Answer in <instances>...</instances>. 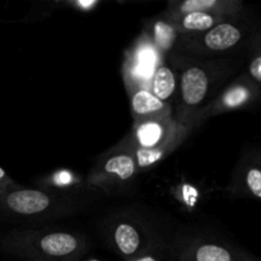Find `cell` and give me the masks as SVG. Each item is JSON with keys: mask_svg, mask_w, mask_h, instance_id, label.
<instances>
[{"mask_svg": "<svg viewBox=\"0 0 261 261\" xmlns=\"http://www.w3.org/2000/svg\"><path fill=\"white\" fill-rule=\"evenodd\" d=\"M89 247L83 231L66 226L12 228L0 236V250L24 261H81Z\"/></svg>", "mask_w": 261, "mask_h": 261, "instance_id": "277c9868", "label": "cell"}, {"mask_svg": "<svg viewBox=\"0 0 261 261\" xmlns=\"http://www.w3.org/2000/svg\"><path fill=\"white\" fill-rule=\"evenodd\" d=\"M61 4L66 5V7H71L74 10H78V12L89 13L93 12V10L98 7L99 3L94 2V0H89V2H84V0H73V2H61Z\"/></svg>", "mask_w": 261, "mask_h": 261, "instance_id": "7402d4cb", "label": "cell"}, {"mask_svg": "<svg viewBox=\"0 0 261 261\" xmlns=\"http://www.w3.org/2000/svg\"><path fill=\"white\" fill-rule=\"evenodd\" d=\"M250 252L221 233L206 231L175 232L166 261H240Z\"/></svg>", "mask_w": 261, "mask_h": 261, "instance_id": "8992f818", "label": "cell"}, {"mask_svg": "<svg viewBox=\"0 0 261 261\" xmlns=\"http://www.w3.org/2000/svg\"><path fill=\"white\" fill-rule=\"evenodd\" d=\"M99 237L112 252L127 260L172 240V224L148 206L130 205L115 209L97 223Z\"/></svg>", "mask_w": 261, "mask_h": 261, "instance_id": "7a4b0ae2", "label": "cell"}, {"mask_svg": "<svg viewBox=\"0 0 261 261\" xmlns=\"http://www.w3.org/2000/svg\"><path fill=\"white\" fill-rule=\"evenodd\" d=\"M167 246H158L154 249L149 250V251L140 254L138 256L130 257V259L124 261H166V251H167Z\"/></svg>", "mask_w": 261, "mask_h": 261, "instance_id": "ffe728a7", "label": "cell"}, {"mask_svg": "<svg viewBox=\"0 0 261 261\" xmlns=\"http://www.w3.org/2000/svg\"><path fill=\"white\" fill-rule=\"evenodd\" d=\"M22 188L20 184H18L17 181L13 180L9 175H8L7 171L4 168L0 167V195H4V194L10 193L13 190H17V189Z\"/></svg>", "mask_w": 261, "mask_h": 261, "instance_id": "44dd1931", "label": "cell"}, {"mask_svg": "<svg viewBox=\"0 0 261 261\" xmlns=\"http://www.w3.org/2000/svg\"><path fill=\"white\" fill-rule=\"evenodd\" d=\"M130 112L134 122L150 119L173 116V107L161 101L148 88H134L127 91Z\"/></svg>", "mask_w": 261, "mask_h": 261, "instance_id": "4fadbf2b", "label": "cell"}, {"mask_svg": "<svg viewBox=\"0 0 261 261\" xmlns=\"http://www.w3.org/2000/svg\"><path fill=\"white\" fill-rule=\"evenodd\" d=\"M38 189L59 193H83L92 190L86 185V181H82L79 175L69 170H59L40 180Z\"/></svg>", "mask_w": 261, "mask_h": 261, "instance_id": "e0dca14e", "label": "cell"}, {"mask_svg": "<svg viewBox=\"0 0 261 261\" xmlns=\"http://www.w3.org/2000/svg\"><path fill=\"white\" fill-rule=\"evenodd\" d=\"M178 73L173 114L189 132L198 129L199 116L209 102L245 69L244 55L195 58L172 51L167 56Z\"/></svg>", "mask_w": 261, "mask_h": 261, "instance_id": "6da1fadb", "label": "cell"}, {"mask_svg": "<svg viewBox=\"0 0 261 261\" xmlns=\"http://www.w3.org/2000/svg\"><path fill=\"white\" fill-rule=\"evenodd\" d=\"M81 261H102V260H98V259H83Z\"/></svg>", "mask_w": 261, "mask_h": 261, "instance_id": "cb8c5ba5", "label": "cell"}, {"mask_svg": "<svg viewBox=\"0 0 261 261\" xmlns=\"http://www.w3.org/2000/svg\"><path fill=\"white\" fill-rule=\"evenodd\" d=\"M143 33L149 38L150 42L162 54L163 58H167L175 50L180 37L175 23L165 10L161 14L145 20Z\"/></svg>", "mask_w": 261, "mask_h": 261, "instance_id": "5bb4252c", "label": "cell"}, {"mask_svg": "<svg viewBox=\"0 0 261 261\" xmlns=\"http://www.w3.org/2000/svg\"><path fill=\"white\" fill-rule=\"evenodd\" d=\"M244 71L261 87V27L252 35L244 51Z\"/></svg>", "mask_w": 261, "mask_h": 261, "instance_id": "ac0fdd59", "label": "cell"}, {"mask_svg": "<svg viewBox=\"0 0 261 261\" xmlns=\"http://www.w3.org/2000/svg\"><path fill=\"white\" fill-rule=\"evenodd\" d=\"M168 14V13H167ZM170 15V14H168ZM180 36H193L203 33L218 24L226 18L203 12H190L178 15H170Z\"/></svg>", "mask_w": 261, "mask_h": 261, "instance_id": "2e32d148", "label": "cell"}, {"mask_svg": "<svg viewBox=\"0 0 261 261\" xmlns=\"http://www.w3.org/2000/svg\"><path fill=\"white\" fill-rule=\"evenodd\" d=\"M190 134L191 132L182 126L173 115L134 122L129 134L121 142L117 143L116 147L129 152L155 149L178 140L185 142Z\"/></svg>", "mask_w": 261, "mask_h": 261, "instance_id": "ba28073f", "label": "cell"}, {"mask_svg": "<svg viewBox=\"0 0 261 261\" xmlns=\"http://www.w3.org/2000/svg\"><path fill=\"white\" fill-rule=\"evenodd\" d=\"M259 110H260V117H261V106L259 107Z\"/></svg>", "mask_w": 261, "mask_h": 261, "instance_id": "d4e9b609", "label": "cell"}, {"mask_svg": "<svg viewBox=\"0 0 261 261\" xmlns=\"http://www.w3.org/2000/svg\"><path fill=\"white\" fill-rule=\"evenodd\" d=\"M149 38L140 33L125 53L122 63V79L126 91L134 88H148L155 69L165 60Z\"/></svg>", "mask_w": 261, "mask_h": 261, "instance_id": "30bf717a", "label": "cell"}, {"mask_svg": "<svg viewBox=\"0 0 261 261\" xmlns=\"http://www.w3.org/2000/svg\"><path fill=\"white\" fill-rule=\"evenodd\" d=\"M224 191L231 199H251L261 203V145L242 150Z\"/></svg>", "mask_w": 261, "mask_h": 261, "instance_id": "8fae6325", "label": "cell"}, {"mask_svg": "<svg viewBox=\"0 0 261 261\" xmlns=\"http://www.w3.org/2000/svg\"><path fill=\"white\" fill-rule=\"evenodd\" d=\"M261 106V87L255 83L245 71L234 76L212 99L199 116L198 127L212 117L228 112L259 109Z\"/></svg>", "mask_w": 261, "mask_h": 261, "instance_id": "9c48e42d", "label": "cell"}, {"mask_svg": "<svg viewBox=\"0 0 261 261\" xmlns=\"http://www.w3.org/2000/svg\"><path fill=\"white\" fill-rule=\"evenodd\" d=\"M247 8L241 0H172L165 9L170 15H178L190 12H203L219 15L222 18L234 17Z\"/></svg>", "mask_w": 261, "mask_h": 261, "instance_id": "7c38bea8", "label": "cell"}, {"mask_svg": "<svg viewBox=\"0 0 261 261\" xmlns=\"http://www.w3.org/2000/svg\"><path fill=\"white\" fill-rule=\"evenodd\" d=\"M148 89L161 101L175 107L178 93V73L170 59L166 58L158 65L150 78Z\"/></svg>", "mask_w": 261, "mask_h": 261, "instance_id": "9a60e30c", "label": "cell"}, {"mask_svg": "<svg viewBox=\"0 0 261 261\" xmlns=\"http://www.w3.org/2000/svg\"><path fill=\"white\" fill-rule=\"evenodd\" d=\"M240 261H261V259H259V257H256V256H254V255H250L249 257H246V259H244V260H240Z\"/></svg>", "mask_w": 261, "mask_h": 261, "instance_id": "603a6c76", "label": "cell"}, {"mask_svg": "<svg viewBox=\"0 0 261 261\" xmlns=\"http://www.w3.org/2000/svg\"><path fill=\"white\" fill-rule=\"evenodd\" d=\"M260 27L261 18L247 7L242 13L226 18L205 32L180 36L173 51L205 59L244 55L250 38Z\"/></svg>", "mask_w": 261, "mask_h": 261, "instance_id": "5b68a950", "label": "cell"}, {"mask_svg": "<svg viewBox=\"0 0 261 261\" xmlns=\"http://www.w3.org/2000/svg\"><path fill=\"white\" fill-rule=\"evenodd\" d=\"M139 173L134 155L115 145L97 160L84 181L89 189L98 194L122 195L132 190Z\"/></svg>", "mask_w": 261, "mask_h": 261, "instance_id": "52a82bcc", "label": "cell"}, {"mask_svg": "<svg viewBox=\"0 0 261 261\" xmlns=\"http://www.w3.org/2000/svg\"><path fill=\"white\" fill-rule=\"evenodd\" d=\"M93 190L59 193L43 189L22 188L0 195V219L31 228L51 223L86 211L93 203Z\"/></svg>", "mask_w": 261, "mask_h": 261, "instance_id": "3957f363", "label": "cell"}, {"mask_svg": "<svg viewBox=\"0 0 261 261\" xmlns=\"http://www.w3.org/2000/svg\"><path fill=\"white\" fill-rule=\"evenodd\" d=\"M173 199L182 208L188 211H194L201 203V190L193 182H178L171 189Z\"/></svg>", "mask_w": 261, "mask_h": 261, "instance_id": "d6986e66", "label": "cell"}]
</instances>
